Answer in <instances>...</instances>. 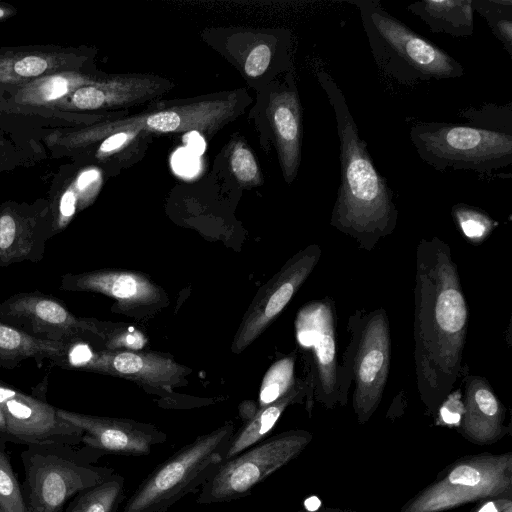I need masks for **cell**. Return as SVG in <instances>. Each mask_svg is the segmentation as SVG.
Instances as JSON below:
<instances>
[{"mask_svg": "<svg viewBox=\"0 0 512 512\" xmlns=\"http://www.w3.org/2000/svg\"><path fill=\"white\" fill-rule=\"evenodd\" d=\"M468 307L449 244L434 236L416 248L415 379L423 402L435 407L463 376Z\"/></svg>", "mask_w": 512, "mask_h": 512, "instance_id": "1", "label": "cell"}, {"mask_svg": "<svg viewBox=\"0 0 512 512\" xmlns=\"http://www.w3.org/2000/svg\"><path fill=\"white\" fill-rule=\"evenodd\" d=\"M59 416L81 428V444L105 454L147 456L167 435L151 424L134 420L87 415L58 408Z\"/></svg>", "mask_w": 512, "mask_h": 512, "instance_id": "13", "label": "cell"}, {"mask_svg": "<svg viewBox=\"0 0 512 512\" xmlns=\"http://www.w3.org/2000/svg\"><path fill=\"white\" fill-rule=\"evenodd\" d=\"M68 344L35 338L0 321V368L13 369L26 359H34L39 368L45 359L60 366Z\"/></svg>", "mask_w": 512, "mask_h": 512, "instance_id": "20", "label": "cell"}, {"mask_svg": "<svg viewBox=\"0 0 512 512\" xmlns=\"http://www.w3.org/2000/svg\"><path fill=\"white\" fill-rule=\"evenodd\" d=\"M4 12L0 9V18L3 16Z\"/></svg>", "mask_w": 512, "mask_h": 512, "instance_id": "43", "label": "cell"}, {"mask_svg": "<svg viewBox=\"0 0 512 512\" xmlns=\"http://www.w3.org/2000/svg\"><path fill=\"white\" fill-rule=\"evenodd\" d=\"M125 499V479L114 472L103 481L78 492L65 512H117Z\"/></svg>", "mask_w": 512, "mask_h": 512, "instance_id": "23", "label": "cell"}, {"mask_svg": "<svg viewBox=\"0 0 512 512\" xmlns=\"http://www.w3.org/2000/svg\"><path fill=\"white\" fill-rule=\"evenodd\" d=\"M272 51L269 45L259 44L255 46L248 54L244 70L250 77H257L263 74L271 61Z\"/></svg>", "mask_w": 512, "mask_h": 512, "instance_id": "29", "label": "cell"}, {"mask_svg": "<svg viewBox=\"0 0 512 512\" xmlns=\"http://www.w3.org/2000/svg\"><path fill=\"white\" fill-rule=\"evenodd\" d=\"M503 512H512L511 504L506 507L505 511Z\"/></svg>", "mask_w": 512, "mask_h": 512, "instance_id": "42", "label": "cell"}, {"mask_svg": "<svg viewBox=\"0 0 512 512\" xmlns=\"http://www.w3.org/2000/svg\"><path fill=\"white\" fill-rule=\"evenodd\" d=\"M0 321L56 342L77 341L88 332L102 334L96 321L76 316L60 299L40 291L16 293L0 302Z\"/></svg>", "mask_w": 512, "mask_h": 512, "instance_id": "12", "label": "cell"}, {"mask_svg": "<svg viewBox=\"0 0 512 512\" xmlns=\"http://www.w3.org/2000/svg\"><path fill=\"white\" fill-rule=\"evenodd\" d=\"M60 290L96 292L107 295L124 307L147 305L160 298L158 288L146 277L124 271L98 270L61 276Z\"/></svg>", "mask_w": 512, "mask_h": 512, "instance_id": "16", "label": "cell"}, {"mask_svg": "<svg viewBox=\"0 0 512 512\" xmlns=\"http://www.w3.org/2000/svg\"><path fill=\"white\" fill-rule=\"evenodd\" d=\"M73 103L80 109H97L103 106L102 93L97 86L79 88L73 95Z\"/></svg>", "mask_w": 512, "mask_h": 512, "instance_id": "31", "label": "cell"}, {"mask_svg": "<svg viewBox=\"0 0 512 512\" xmlns=\"http://www.w3.org/2000/svg\"><path fill=\"white\" fill-rule=\"evenodd\" d=\"M172 165L178 174L192 176L199 168V159L189 150L181 148L174 153Z\"/></svg>", "mask_w": 512, "mask_h": 512, "instance_id": "32", "label": "cell"}, {"mask_svg": "<svg viewBox=\"0 0 512 512\" xmlns=\"http://www.w3.org/2000/svg\"><path fill=\"white\" fill-rule=\"evenodd\" d=\"M187 150L199 157L205 150V141L198 131H190L184 138Z\"/></svg>", "mask_w": 512, "mask_h": 512, "instance_id": "37", "label": "cell"}, {"mask_svg": "<svg viewBox=\"0 0 512 512\" xmlns=\"http://www.w3.org/2000/svg\"><path fill=\"white\" fill-rule=\"evenodd\" d=\"M505 408L488 380L482 376L464 378L462 429L473 441L489 443L502 433Z\"/></svg>", "mask_w": 512, "mask_h": 512, "instance_id": "18", "label": "cell"}, {"mask_svg": "<svg viewBox=\"0 0 512 512\" xmlns=\"http://www.w3.org/2000/svg\"><path fill=\"white\" fill-rule=\"evenodd\" d=\"M294 366L292 355L278 360L268 369L261 385L259 408L275 402L295 385Z\"/></svg>", "mask_w": 512, "mask_h": 512, "instance_id": "25", "label": "cell"}, {"mask_svg": "<svg viewBox=\"0 0 512 512\" xmlns=\"http://www.w3.org/2000/svg\"><path fill=\"white\" fill-rule=\"evenodd\" d=\"M234 432L227 422L178 449L139 484L121 512H167L200 490L223 463Z\"/></svg>", "mask_w": 512, "mask_h": 512, "instance_id": "6", "label": "cell"}, {"mask_svg": "<svg viewBox=\"0 0 512 512\" xmlns=\"http://www.w3.org/2000/svg\"><path fill=\"white\" fill-rule=\"evenodd\" d=\"M83 369L139 380L169 391L186 373L183 366L168 357L129 351L93 353Z\"/></svg>", "mask_w": 512, "mask_h": 512, "instance_id": "15", "label": "cell"}, {"mask_svg": "<svg viewBox=\"0 0 512 512\" xmlns=\"http://www.w3.org/2000/svg\"><path fill=\"white\" fill-rule=\"evenodd\" d=\"M452 216L463 235L473 243H481L496 223L483 210L459 203L453 206Z\"/></svg>", "mask_w": 512, "mask_h": 512, "instance_id": "27", "label": "cell"}, {"mask_svg": "<svg viewBox=\"0 0 512 512\" xmlns=\"http://www.w3.org/2000/svg\"><path fill=\"white\" fill-rule=\"evenodd\" d=\"M144 335L136 330L124 331L120 333H111L107 336L106 346L109 349H134L138 350L146 343Z\"/></svg>", "mask_w": 512, "mask_h": 512, "instance_id": "30", "label": "cell"}, {"mask_svg": "<svg viewBox=\"0 0 512 512\" xmlns=\"http://www.w3.org/2000/svg\"><path fill=\"white\" fill-rule=\"evenodd\" d=\"M267 115L274 131L283 176L290 184L300 165L302 139V111L293 84L271 94Z\"/></svg>", "mask_w": 512, "mask_h": 512, "instance_id": "17", "label": "cell"}, {"mask_svg": "<svg viewBox=\"0 0 512 512\" xmlns=\"http://www.w3.org/2000/svg\"><path fill=\"white\" fill-rule=\"evenodd\" d=\"M133 134L118 132L110 135L104 142L102 143L100 150L103 152H110L119 147H121L128 140L132 139Z\"/></svg>", "mask_w": 512, "mask_h": 512, "instance_id": "36", "label": "cell"}, {"mask_svg": "<svg viewBox=\"0 0 512 512\" xmlns=\"http://www.w3.org/2000/svg\"><path fill=\"white\" fill-rule=\"evenodd\" d=\"M347 330L350 339L342 366L354 384L352 404L363 423L379 406L389 375L391 333L386 310H355Z\"/></svg>", "mask_w": 512, "mask_h": 512, "instance_id": "7", "label": "cell"}, {"mask_svg": "<svg viewBox=\"0 0 512 512\" xmlns=\"http://www.w3.org/2000/svg\"><path fill=\"white\" fill-rule=\"evenodd\" d=\"M98 176H99V173L96 170H88V171L83 172L80 175L78 182H77L78 188L84 189L87 185H89L90 183L95 181L98 178Z\"/></svg>", "mask_w": 512, "mask_h": 512, "instance_id": "38", "label": "cell"}, {"mask_svg": "<svg viewBox=\"0 0 512 512\" xmlns=\"http://www.w3.org/2000/svg\"><path fill=\"white\" fill-rule=\"evenodd\" d=\"M433 33L452 37L471 36L474 32V10L471 0H423L407 6Z\"/></svg>", "mask_w": 512, "mask_h": 512, "instance_id": "21", "label": "cell"}, {"mask_svg": "<svg viewBox=\"0 0 512 512\" xmlns=\"http://www.w3.org/2000/svg\"><path fill=\"white\" fill-rule=\"evenodd\" d=\"M47 68V62L41 57L28 56L20 59L14 65L17 74L25 77L37 76Z\"/></svg>", "mask_w": 512, "mask_h": 512, "instance_id": "33", "label": "cell"}, {"mask_svg": "<svg viewBox=\"0 0 512 512\" xmlns=\"http://www.w3.org/2000/svg\"><path fill=\"white\" fill-rule=\"evenodd\" d=\"M67 88L68 84L64 78L55 77L43 85L42 92L46 100H53L64 95Z\"/></svg>", "mask_w": 512, "mask_h": 512, "instance_id": "34", "label": "cell"}, {"mask_svg": "<svg viewBox=\"0 0 512 512\" xmlns=\"http://www.w3.org/2000/svg\"><path fill=\"white\" fill-rule=\"evenodd\" d=\"M104 452L85 445L30 444L21 452V485L28 512H62L68 499L115 472L98 466Z\"/></svg>", "mask_w": 512, "mask_h": 512, "instance_id": "5", "label": "cell"}, {"mask_svg": "<svg viewBox=\"0 0 512 512\" xmlns=\"http://www.w3.org/2000/svg\"><path fill=\"white\" fill-rule=\"evenodd\" d=\"M321 506V501L316 496H311L305 501V507L308 511L314 512Z\"/></svg>", "mask_w": 512, "mask_h": 512, "instance_id": "40", "label": "cell"}, {"mask_svg": "<svg viewBox=\"0 0 512 512\" xmlns=\"http://www.w3.org/2000/svg\"><path fill=\"white\" fill-rule=\"evenodd\" d=\"M47 377L26 393L0 380V406L11 442L16 444H81L83 430L62 419L46 398Z\"/></svg>", "mask_w": 512, "mask_h": 512, "instance_id": "11", "label": "cell"}, {"mask_svg": "<svg viewBox=\"0 0 512 512\" xmlns=\"http://www.w3.org/2000/svg\"><path fill=\"white\" fill-rule=\"evenodd\" d=\"M474 12L487 22L492 33L512 55V1L510 0H471Z\"/></svg>", "mask_w": 512, "mask_h": 512, "instance_id": "24", "label": "cell"}, {"mask_svg": "<svg viewBox=\"0 0 512 512\" xmlns=\"http://www.w3.org/2000/svg\"><path fill=\"white\" fill-rule=\"evenodd\" d=\"M76 197L72 191H67L61 198L59 211L62 217V225L64 221L69 219L75 213Z\"/></svg>", "mask_w": 512, "mask_h": 512, "instance_id": "35", "label": "cell"}, {"mask_svg": "<svg viewBox=\"0 0 512 512\" xmlns=\"http://www.w3.org/2000/svg\"><path fill=\"white\" fill-rule=\"evenodd\" d=\"M0 442H11L5 414L0 406Z\"/></svg>", "mask_w": 512, "mask_h": 512, "instance_id": "39", "label": "cell"}, {"mask_svg": "<svg viewBox=\"0 0 512 512\" xmlns=\"http://www.w3.org/2000/svg\"><path fill=\"white\" fill-rule=\"evenodd\" d=\"M309 389L308 383L297 381L281 398L267 406L259 408L237 432H234L225 453L224 461L237 456L244 450L265 439L275 426L283 411L290 404L301 400Z\"/></svg>", "mask_w": 512, "mask_h": 512, "instance_id": "22", "label": "cell"}, {"mask_svg": "<svg viewBox=\"0 0 512 512\" xmlns=\"http://www.w3.org/2000/svg\"><path fill=\"white\" fill-rule=\"evenodd\" d=\"M306 431H286L254 444L224 461L203 485L196 503L210 505L249 496L257 485L297 457L310 442Z\"/></svg>", "mask_w": 512, "mask_h": 512, "instance_id": "8", "label": "cell"}, {"mask_svg": "<svg viewBox=\"0 0 512 512\" xmlns=\"http://www.w3.org/2000/svg\"><path fill=\"white\" fill-rule=\"evenodd\" d=\"M321 253L320 246L313 244L285 264L247 314L235 338V351L245 349L279 315L313 271Z\"/></svg>", "mask_w": 512, "mask_h": 512, "instance_id": "14", "label": "cell"}, {"mask_svg": "<svg viewBox=\"0 0 512 512\" xmlns=\"http://www.w3.org/2000/svg\"><path fill=\"white\" fill-rule=\"evenodd\" d=\"M510 455L476 457L455 465L413 499L402 512H439L470 501L500 496L510 491Z\"/></svg>", "mask_w": 512, "mask_h": 512, "instance_id": "10", "label": "cell"}, {"mask_svg": "<svg viewBox=\"0 0 512 512\" xmlns=\"http://www.w3.org/2000/svg\"><path fill=\"white\" fill-rule=\"evenodd\" d=\"M231 169L240 183L257 184L259 170L252 152L242 144H236L230 158Z\"/></svg>", "mask_w": 512, "mask_h": 512, "instance_id": "28", "label": "cell"}, {"mask_svg": "<svg viewBox=\"0 0 512 512\" xmlns=\"http://www.w3.org/2000/svg\"><path fill=\"white\" fill-rule=\"evenodd\" d=\"M500 507L498 502L490 501L483 505L477 512H499Z\"/></svg>", "mask_w": 512, "mask_h": 512, "instance_id": "41", "label": "cell"}, {"mask_svg": "<svg viewBox=\"0 0 512 512\" xmlns=\"http://www.w3.org/2000/svg\"><path fill=\"white\" fill-rule=\"evenodd\" d=\"M50 235L40 224L20 222L10 212L0 214V266L41 261Z\"/></svg>", "mask_w": 512, "mask_h": 512, "instance_id": "19", "label": "cell"}, {"mask_svg": "<svg viewBox=\"0 0 512 512\" xmlns=\"http://www.w3.org/2000/svg\"><path fill=\"white\" fill-rule=\"evenodd\" d=\"M460 115L466 123L418 122L409 135L419 157L437 171L491 173L512 163V103L485 104Z\"/></svg>", "mask_w": 512, "mask_h": 512, "instance_id": "3", "label": "cell"}, {"mask_svg": "<svg viewBox=\"0 0 512 512\" xmlns=\"http://www.w3.org/2000/svg\"><path fill=\"white\" fill-rule=\"evenodd\" d=\"M359 11L378 68L403 85L460 78L464 67L406 24L388 13L378 0H350Z\"/></svg>", "mask_w": 512, "mask_h": 512, "instance_id": "4", "label": "cell"}, {"mask_svg": "<svg viewBox=\"0 0 512 512\" xmlns=\"http://www.w3.org/2000/svg\"><path fill=\"white\" fill-rule=\"evenodd\" d=\"M335 303L331 298L303 306L295 321L298 343L311 351L316 397L325 406L346 403L351 379L338 362Z\"/></svg>", "mask_w": 512, "mask_h": 512, "instance_id": "9", "label": "cell"}, {"mask_svg": "<svg viewBox=\"0 0 512 512\" xmlns=\"http://www.w3.org/2000/svg\"><path fill=\"white\" fill-rule=\"evenodd\" d=\"M317 77L333 108L340 142L341 179L330 225L370 252L397 225L394 194L374 165L334 78L325 70L318 71Z\"/></svg>", "mask_w": 512, "mask_h": 512, "instance_id": "2", "label": "cell"}, {"mask_svg": "<svg viewBox=\"0 0 512 512\" xmlns=\"http://www.w3.org/2000/svg\"><path fill=\"white\" fill-rule=\"evenodd\" d=\"M0 512H28L4 442H0Z\"/></svg>", "mask_w": 512, "mask_h": 512, "instance_id": "26", "label": "cell"}]
</instances>
